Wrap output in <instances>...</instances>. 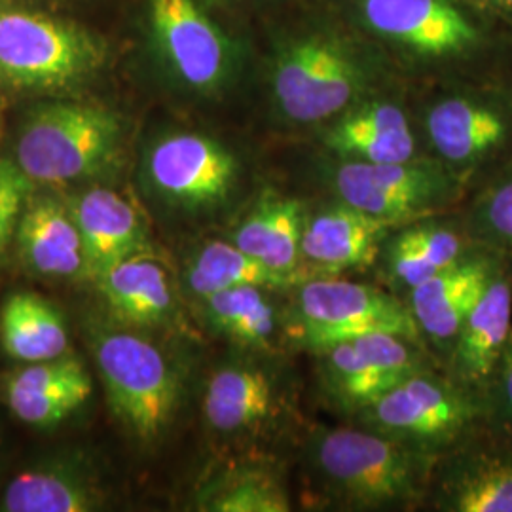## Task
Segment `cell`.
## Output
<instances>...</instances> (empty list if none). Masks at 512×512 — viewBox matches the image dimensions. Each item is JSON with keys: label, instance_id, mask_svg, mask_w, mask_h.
<instances>
[{"label": "cell", "instance_id": "1", "mask_svg": "<svg viewBox=\"0 0 512 512\" xmlns=\"http://www.w3.org/2000/svg\"><path fill=\"white\" fill-rule=\"evenodd\" d=\"M399 67L342 16L277 29L266 57V107L275 128L313 133L370 93L397 84Z\"/></svg>", "mask_w": 512, "mask_h": 512}, {"label": "cell", "instance_id": "2", "mask_svg": "<svg viewBox=\"0 0 512 512\" xmlns=\"http://www.w3.org/2000/svg\"><path fill=\"white\" fill-rule=\"evenodd\" d=\"M340 16L382 48L399 71L429 80L512 73L503 25L461 0H338Z\"/></svg>", "mask_w": 512, "mask_h": 512}, {"label": "cell", "instance_id": "3", "mask_svg": "<svg viewBox=\"0 0 512 512\" xmlns=\"http://www.w3.org/2000/svg\"><path fill=\"white\" fill-rule=\"evenodd\" d=\"M440 456L348 421L300 439L308 505L330 511H414L427 505Z\"/></svg>", "mask_w": 512, "mask_h": 512}, {"label": "cell", "instance_id": "4", "mask_svg": "<svg viewBox=\"0 0 512 512\" xmlns=\"http://www.w3.org/2000/svg\"><path fill=\"white\" fill-rule=\"evenodd\" d=\"M414 107L425 156L471 194L512 160V73L431 80Z\"/></svg>", "mask_w": 512, "mask_h": 512}, {"label": "cell", "instance_id": "5", "mask_svg": "<svg viewBox=\"0 0 512 512\" xmlns=\"http://www.w3.org/2000/svg\"><path fill=\"white\" fill-rule=\"evenodd\" d=\"M205 382L203 421L220 439L241 442L256 456H277L287 439H302L300 380L289 353L236 349Z\"/></svg>", "mask_w": 512, "mask_h": 512}, {"label": "cell", "instance_id": "6", "mask_svg": "<svg viewBox=\"0 0 512 512\" xmlns=\"http://www.w3.org/2000/svg\"><path fill=\"white\" fill-rule=\"evenodd\" d=\"M247 165L217 137L173 129L148 145L143 181L148 194L169 213L184 219H209L239 207Z\"/></svg>", "mask_w": 512, "mask_h": 512}, {"label": "cell", "instance_id": "7", "mask_svg": "<svg viewBox=\"0 0 512 512\" xmlns=\"http://www.w3.org/2000/svg\"><path fill=\"white\" fill-rule=\"evenodd\" d=\"M93 357L114 416L143 442L164 439L183 403L179 366L141 330L99 329Z\"/></svg>", "mask_w": 512, "mask_h": 512}, {"label": "cell", "instance_id": "8", "mask_svg": "<svg viewBox=\"0 0 512 512\" xmlns=\"http://www.w3.org/2000/svg\"><path fill=\"white\" fill-rule=\"evenodd\" d=\"M319 183L327 196L391 228L459 209L469 192L437 160L368 164L321 154Z\"/></svg>", "mask_w": 512, "mask_h": 512}, {"label": "cell", "instance_id": "9", "mask_svg": "<svg viewBox=\"0 0 512 512\" xmlns=\"http://www.w3.org/2000/svg\"><path fill=\"white\" fill-rule=\"evenodd\" d=\"M122 139L114 110L84 101L44 103L23 122L16 164L35 184L74 183L114 164Z\"/></svg>", "mask_w": 512, "mask_h": 512}, {"label": "cell", "instance_id": "10", "mask_svg": "<svg viewBox=\"0 0 512 512\" xmlns=\"http://www.w3.org/2000/svg\"><path fill=\"white\" fill-rule=\"evenodd\" d=\"M348 421L440 456L484 421V408L435 366L406 376Z\"/></svg>", "mask_w": 512, "mask_h": 512}, {"label": "cell", "instance_id": "11", "mask_svg": "<svg viewBox=\"0 0 512 512\" xmlns=\"http://www.w3.org/2000/svg\"><path fill=\"white\" fill-rule=\"evenodd\" d=\"M308 355L321 401L346 421L406 376L440 366L421 340L389 330L338 340Z\"/></svg>", "mask_w": 512, "mask_h": 512}, {"label": "cell", "instance_id": "12", "mask_svg": "<svg viewBox=\"0 0 512 512\" xmlns=\"http://www.w3.org/2000/svg\"><path fill=\"white\" fill-rule=\"evenodd\" d=\"M293 351L311 353L370 332H401L421 340L406 302L380 283L346 275L310 277L291 287Z\"/></svg>", "mask_w": 512, "mask_h": 512}, {"label": "cell", "instance_id": "13", "mask_svg": "<svg viewBox=\"0 0 512 512\" xmlns=\"http://www.w3.org/2000/svg\"><path fill=\"white\" fill-rule=\"evenodd\" d=\"M103 63L101 44L71 23L33 12L0 14V84L57 90L82 82Z\"/></svg>", "mask_w": 512, "mask_h": 512}, {"label": "cell", "instance_id": "14", "mask_svg": "<svg viewBox=\"0 0 512 512\" xmlns=\"http://www.w3.org/2000/svg\"><path fill=\"white\" fill-rule=\"evenodd\" d=\"M148 27L165 73L183 92L215 99L236 84L238 50L198 0H148Z\"/></svg>", "mask_w": 512, "mask_h": 512}, {"label": "cell", "instance_id": "15", "mask_svg": "<svg viewBox=\"0 0 512 512\" xmlns=\"http://www.w3.org/2000/svg\"><path fill=\"white\" fill-rule=\"evenodd\" d=\"M311 137L336 160L393 164L425 156L414 107L397 84L359 99Z\"/></svg>", "mask_w": 512, "mask_h": 512}, {"label": "cell", "instance_id": "16", "mask_svg": "<svg viewBox=\"0 0 512 512\" xmlns=\"http://www.w3.org/2000/svg\"><path fill=\"white\" fill-rule=\"evenodd\" d=\"M427 505L442 512H512V439L482 421L440 454Z\"/></svg>", "mask_w": 512, "mask_h": 512}, {"label": "cell", "instance_id": "17", "mask_svg": "<svg viewBox=\"0 0 512 512\" xmlns=\"http://www.w3.org/2000/svg\"><path fill=\"white\" fill-rule=\"evenodd\" d=\"M476 247L459 211L440 213L393 228L374 264L376 283L406 298L442 270L471 255Z\"/></svg>", "mask_w": 512, "mask_h": 512}, {"label": "cell", "instance_id": "18", "mask_svg": "<svg viewBox=\"0 0 512 512\" xmlns=\"http://www.w3.org/2000/svg\"><path fill=\"white\" fill-rule=\"evenodd\" d=\"M391 230L329 196L325 202L310 203L300 243L302 279L372 270Z\"/></svg>", "mask_w": 512, "mask_h": 512}, {"label": "cell", "instance_id": "19", "mask_svg": "<svg viewBox=\"0 0 512 512\" xmlns=\"http://www.w3.org/2000/svg\"><path fill=\"white\" fill-rule=\"evenodd\" d=\"M511 330L512 260L503 258L461 325L450 357L442 366L482 408Z\"/></svg>", "mask_w": 512, "mask_h": 512}, {"label": "cell", "instance_id": "20", "mask_svg": "<svg viewBox=\"0 0 512 512\" xmlns=\"http://www.w3.org/2000/svg\"><path fill=\"white\" fill-rule=\"evenodd\" d=\"M501 260L503 256L475 249L404 298L421 342L440 366L448 361L461 325Z\"/></svg>", "mask_w": 512, "mask_h": 512}, {"label": "cell", "instance_id": "21", "mask_svg": "<svg viewBox=\"0 0 512 512\" xmlns=\"http://www.w3.org/2000/svg\"><path fill=\"white\" fill-rule=\"evenodd\" d=\"M291 287L243 285L211 294L196 306L203 325L234 349L293 353Z\"/></svg>", "mask_w": 512, "mask_h": 512}, {"label": "cell", "instance_id": "22", "mask_svg": "<svg viewBox=\"0 0 512 512\" xmlns=\"http://www.w3.org/2000/svg\"><path fill=\"white\" fill-rule=\"evenodd\" d=\"M310 202L264 186L234 215L224 238L291 283L302 281L300 243Z\"/></svg>", "mask_w": 512, "mask_h": 512}, {"label": "cell", "instance_id": "23", "mask_svg": "<svg viewBox=\"0 0 512 512\" xmlns=\"http://www.w3.org/2000/svg\"><path fill=\"white\" fill-rule=\"evenodd\" d=\"M84 253L82 277L95 281L129 256L152 251L147 220L126 196L93 188L69 205Z\"/></svg>", "mask_w": 512, "mask_h": 512}, {"label": "cell", "instance_id": "24", "mask_svg": "<svg viewBox=\"0 0 512 512\" xmlns=\"http://www.w3.org/2000/svg\"><path fill=\"white\" fill-rule=\"evenodd\" d=\"M93 283L110 315L128 329H175L181 325L177 283L154 251L129 256Z\"/></svg>", "mask_w": 512, "mask_h": 512}, {"label": "cell", "instance_id": "25", "mask_svg": "<svg viewBox=\"0 0 512 512\" xmlns=\"http://www.w3.org/2000/svg\"><path fill=\"white\" fill-rule=\"evenodd\" d=\"M105 507V490L90 459L61 454L21 471L6 486L0 511L92 512Z\"/></svg>", "mask_w": 512, "mask_h": 512}, {"label": "cell", "instance_id": "26", "mask_svg": "<svg viewBox=\"0 0 512 512\" xmlns=\"http://www.w3.org/2000/svg\"><path fill=\"white\" fill-rule=\"evenodd\" d=\"M16 247L23 264L46 277H82V239L69 205L52 196L29 198L18 230Z\"/></svg>", "mask_w": 512, "mask_h": 512}, {"label": "cell", "instance_id": "27", "mask_svg": "<svg viewBox=\"0 0 512 512\" xmlns=\"http://www.w3.org/2000/svg\"><path fill=\"white\" fill-rule=\"evenodd\" d=\"M205 512H291L293 495L277 456H251L211 476L196 499Z\"/></svg>", "mask_w": 512, "mask_h": 512}, {"label": "cell", "instance_id": "28", "mask_svg": "<svg viewBox=\"0 0 512 512\" xmlns=\"http://www.w3.org/2000/svg\"><path fill=\"white\" fill-rule=\"evenodd\" d=\"M0 342L23 363H40L67 355L69 332L63 313L33 293L12 294L0 311Z\"/></svg>", "mask_w": 512, "mask_h": 512}, {"label": "cell", "instance_id": "29", "mask_svg": "<svg viewBox=\"0 0 512 512\" xmlns=\"http://www.w3.org/2000/svg\"><path fill=\"white\" fill-rule=\"evenodd\" d=\"M243 285L291 287L294 283L245 255L226 238L205 239L184 260L181 289L196 304L211 294Z\"/></svg>", "mask_w": 512, "mask_h": 512}, {"label": "cell", "instance_id": "30", "mask_svg": "<svg viewBox=\"0 0 512 512\" xmlns=\"http://www.w3.org/2000/svg\"><path fill=\"white\" fill-rule=\"evenodd\" d=\"M458 211L476 247L512 260V160L473 190Z\"/></svg>", "mask_w": 512, "mask_h": 512}, {"label": "cell", "instance_id": "31", "mask_svg": "<svg viewBox=\"0 0 512 512\" xmlns=\"http://www.w3.org/2000/svg\"><path fill=\"white\" fill-rule=\"evenodd\" d=\"M93 385L25 393V391H4V401L18 420L33 427H54L67 420L92 397Z\"/></svg>", "mask_w": 512, "mask_h": 512}, {"label": "cell", "instance_id": "32", "mask_svg": "<svg viewBox=\"0 0 512 512\" xmlns=\"http://www.w3.org/2000/svg\"><path fill=\"white\" fill-rule=\"evenodd\" d=\"M84 385H93L86 365L78 357L63 355L50 361L27 363V366L12 372L4 382V391L42 393Z\"/></svg>", "mask_w": 512, "mask_h": 512}, {"label": "cell", "instance_id": "33", "mask_svg": "<svg viewBox=\"0 0 512 512\" xmlns=\"http://www.w3.org/2000/svg\"><path fill=\"white\" fill-rule=\"evenodd\" d=\"M33 184L18 164L0 158V256L16 238L19 219L31 198Z\"/></svg>", "mask_w": 512, "mask_h": 512}, {"label": "cell", "instance_id": "34", "mask_svg": "<svg viewBox=\"0 0 512 512\" xmlns=\"http://www.w3.org/2000/svg\"><path fill=\"white\" fill-rule=\"evenodd\" d=\"M484 423L512 439V330L484 403Z\"/></svg>", "mask_w": 512, "mask_h": 512}, {"label": "cell", "instance_id": "35", "mask_svg": "<svg viewBox=\"0 0 512 512\" xmlns=\"http://www.w3.org/2000/svg\"><path fill=\"white\" fill-rule=\"evenodd\" d=\"M461 2L473 8L480 16L492 19L499 25L512 16V0H461Z\"/></svg>", "mask_w": 512, "mask_h": 512}, {"label": "cell", "instance_id": "36", "mask_svg": "<svg viewBox=\"0 0 512 512\" xmlns=\"http://www.w3.org/2000/svg\"><path fill=\"white\" fill-rule=\"evenodd\" d=\"M501 25L505 27V31H507V33H509V37L512 38V16H509V18L505 19Z\"/></svg>", "mask_w": 512, "mask_h": 512}, {"label": "cell", "instance_id": "37", "mask_svg": "<svg viewBox=\"0 0 512 512\" xmlns=\"http://www.w3.org/2000/svg\"><path fill=\"white\" fill-rule=\"evenodd\" d=\"M251 2H262V0H251Z\"/></svg>", "mask_w": 512, "mask_h": 512}]
</instances>
